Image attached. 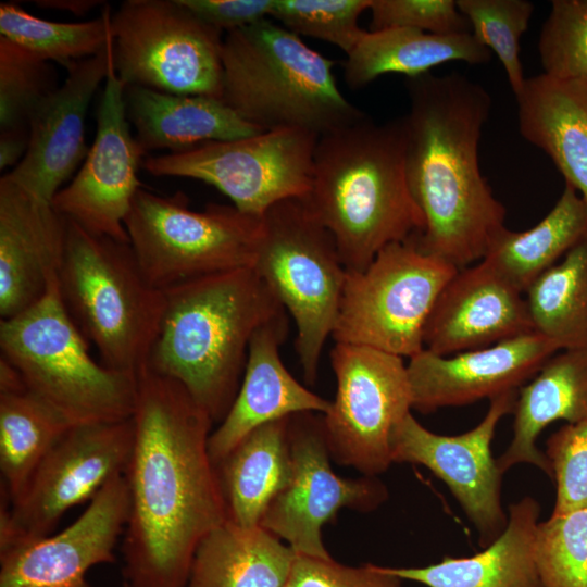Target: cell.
<instances>
[{
    "label": "cell",
    "mask_w": 587,
    "mask_h": 587,
    "mask_svg": "<svg viewBox=\"0 0 587 587\" xmlns=\"http://www.w3.org/2000/svg\"><path fill=\"white\" fill-rule=\"evenodd\" d=\"M133 422L124 471L126 587H186L199 544L228 519L209 451L214 422L179 383L146 366Z\"/></svg>",
    "instance_id": "obj_1"
},
{
    "label": "cell",
    "mask_w": 587,
    "mask_h": 587,
    "mask_svg": "<svg viewBox=\"0 0 587 587\" xmlns=\"http://www.w3.org/2000/svg\"><path fill=\"white\" fill-rule=\"evenodd\" d=\"M405 88V174L424 217L422 233L412 238L424 253L460 270L483 260L507 228V210L482 174L478 158L491 98L458 72L410 77Z\"/></svg>",
    "instance_id": "obj_2"
},
{
    "label": "cell",
    "mask_w": 587,
    "mask_h": 587,
    "mask_svg": "<svg viewBox=\"0 0 587 587\" xmlns=\"http://www.w3.org/2000/svg\"><path fill=\"white\" fill-rule=\"evenodd\" d=\"M302 199L333 236L347 271H363L385 247L421 234L401 117L378 124L365 115L320 136Z\"/></svg>",
    "instance_id": "obj_3"
},
{
    "label": "cell",
    "mask_w": 587,
    "mask_h": 587,
    "mask_svg": "<svg viewBox=\"0 0 587 587\" xmlns=\"http://www.w3.org/2000/svg\"><path fill=\"white\" fill-rule=\"evenodd\" d=\"M163 292V315L146 367L179 383L221 423L239 390L253 334L285 309L253 267Z\"/></svg>",
    "instance_id": "obj_4"
},
{
    "label": "cell",
    "mask_w": 587,
    "mask_h": 587,
    "mask_svg": "<svg viewBox=\"0 0 587 587\" xmlns=\"http://www.w3.org/2000/svg\"><path fill=\"white\" fill-rule=\"evenodd\" d=\"M334 65L265 18L224 35L220 99L263 132L297 128L320 137L366 115L341 93Z\"/></svg>",
    "instance_id": "obj_5"
},
{
    "label": "cell",
    "mask_w": 587,
    "mask_h": 587,
    "mask_svg": "<svg viewBox=\"0 0 587 587\" xmlns=\"http://www.w3.org/2000/svg\"><path fill=\"white\" fill-rule=\"evenodd\" d=\"M58 283L70 316L102 363L138 374L160 327L164 292L148 282L130 245L67 221Z\"/></svg>",
    "instance_id": "obj_6"
},
{
    "label": "cell",
    "mask_w": 587,
    "mask_h": 587,
    "mask_svg": "<svg viewBox=\"0 0 587 587\" xmlns=\"http://www.w3.org/2000/svg\"><path fill=\"white\" fill-rule=\"evenodd\" d=\"M1 355L27 389L72 426L130 419L137 374L96 362L88 341L70 316L58 276L33 307L0 321Z\"/></svg>",
    "instance_id": "obj_7"
},
{
    "label": "cell",
    "mask_w": 587,
    "mask_h": 587,
    "mask_svg": "<svg viewBox=\"0 0 587 587\" xmlns=\"http://www.w3.org/2000/svg\"><path fill=\"white\" fill-rule=\"evenodd\" d=\"M252 267L294 319L299 363L305 382L313 384L347 275L333 236L302 198L280 201L262 216Z\"/></svg>",
    "instance_id": "obj_8"
},
{
    "label": "cell",
    "mask_w": 587,
    "mask_h": 587,
    "mask_svg": "<svg viewBox=\"0 0 587 587\" xmlns=\"http://www.w3.org/2000/svg\"><path fill=\"white\" fill-rule=\"evenodd\" d=\"M125 228L143 275L163 291L203 276L252 267L262 217L234 205L191 210L179 191L165 197L141 187Z\"/></svg>",
    "instance_id": "obj_9"
},
{
    "label": "cell",
    "mask_w": 587,
    "mask_h": 587,
    "mask_svg": "<svg viewBox=\"0 0 587 587\" xmlns=\"http://www.w3.org/2000/svg\"><path fill=\"white\" fill-rule=\"evenodd\" d=\"M457 271L412 237L385 247L363 271H347L334 341L410 359L424 349L427 319Z\"/></svg>",
    "instance_id": "obj_10"
},
{
    "label": "cell",
    "mask_w": 587,
    "mask_h": 587,
    "mask_svg": "<svg viewBox=\"0 0 587 587\" xmlns=\"http://www.w3.org/2000/svg\"><path fill=\"white\" fill-rule=\"evenodd\" d=\"M111 35L125 87L220 99L223 33L180 0H126L111 14Z\"/></svg>",
    "instance_id": "obj_11"
},
{
    "label": "cell",
    "mask_w": 587,
    "mask_h": 587,
    "mask_svg": "<svg viewBox=\"0 0 587 587\" xmlns=\"http://www.w3.org/2000/svg\"><path fill=\"white\" fill-rule=\"evenodd\" d=\"M134 440L127 420L72 426L41 460L12 503L1 490L0 555L52 533L73 507L123 474Z\"/></svg>",
    "instance_id": "obj_12"
},
{
    "label": "cell",
    "mask_w": 587,
    "mask_h": 587,
    "mask_svg": "<svg viewBox=\"0 0 587 587\" xmlns=\"http://www.w3.org/2000/svg\"><path fill=\"white\" fill-rule=\"evenodd\" d=\"M317 140V135L303 129L265 130L149 157L142 167L154 176L210 184L239 211L262 217L280 201L307 196Z\"/></svg>",
    "instance_id": "obj_13"
},
{
    "label": "cell",
    "mask_w": 587,
    "mask_h": 587,
    "mask_svg": "<svg viewBox=\"0 0 587 587\" xmlns=\"http://www.w3.org/2000/svg\"><path fill=\"white\" fill-rule=\"evenodd\" d=\"M330 362L337 390L322 414L329 452L340 464L376 476L392 463V432L411 413L407 364L402 357L341 342H335Z\"/></svg>",
    "instance_id": "obj_14"
},
{
    "label": "cell",
    "mask_w": 587,
    "mask_h": 587,
    "mask_svg": "<svg viewBox=\"0 0 587 587\" xmlns=\"http://www.w3.org/2000/svg\"><path fill=\"white\" fill-rule=\"evenodd\" d=\"M315 414L290 416L291 475L265 510L260 526L284 539L296 554L329 559L322 527L342 508L376 509L388 492L375 476L344 478L332 470L323 416Z\"/></svg>",
    "instance_id": "obj_15"
},
{
    "label": "cell",
    "mask_w": 587,
    "mask_h": 587,
    "mask_svg": "<svg viewBox=\"0 0 587 587\" xmlns=\"http://www.w3.org/2000/svg\"><path fill=\"white\" fill-rule=\"evenodd\" d=\"M519 389L490 399L478 425L455 436L433 433L409 413L391 436L392 462L417 463L441 479L458 500L486 548L504 530L508 515L501 507L502 473L490 445L499 421L513 413Z\"/></svg>",
    "instance_id": "obj_16"
},
{
    "label": "cell",
    "mask_w": 587,
    "mask_h": 587,
    "mask_svg": "<svg viewBox=\"0 0 587 587\" xmlns=\"http://www.w3.org/2000/svg\"><path fill=\"white\" fill-rule=\"evenodd\" d=\"M125 86L111 60L97 112V130L79 170L53 198L52 205L86 232L128 242L125 220L132 209L145 151L132 133Z\"/></svg>",
    "instance_id": "obj_17"
},
{
    "label": "cell",
    "mask_w": 587,
    "mask_h": 587,
    "mask_svg": "<svg viewBox=\"0 0 587 587\" xmlns=\"http://www.w3.org/2000/svg\"><path fill=\"white\" fill-rule=\"evenodd\" d=\"M129 498L124 473L113 477L66 528L0 555V587H90L95 565L114 561Z\"/></svg>",
    "instance_id": "obj_18"
},
{
    "label": "cell",
    "mask_w": 587,
    "mask_h": 587,
    "mask_svg": "<svg viewBox=\"0 0 587 587\" xmlns=\"http://www.w3.org/2000/svg\"><path fill=\"white\" fill-rule=\"evenodd\" d=\"M111 60L112 39L98 54L65 67V80L33 112L27 152L5 177L52 202L88 153L86 114L95 92L108 76Z\"/></svg>",
    "instance_id": "obj_19"
},
{
    "label": "cell",
    "mask_w": 587,
    "mask_h": 587,
    "mask_svg": "<svg viewBox=\"0 0 587 587\" xmlns=\"http://www.w3.org/2000/svg\"><path fill=\"white\" fill-rule=\"evenodd\" d=\"M558 351L536 332L452 355L423 349L407 363L412 408L429 413L519 389Z\"/></svg>",
    "instance_id": "obj_20"
},
{
    "label": "cell",
    "mask_w": 587,
    "mask_h": 587,
    "mask_svg": "<svg viewBox=\"0 0 587 587\" xmlns=\"http://www.w3.org/2000/svg\"><path fill=\"white\" fill-rule=\"evenodd\" d=\"M526 299L484 260L460 268L440 291L423 332L424 349L452 355L533 333Z\"/></svg>",
    "instance_id": "obj_21"
},
{
    "label": "cell",
    "mask_w": 587,
    "mask_h": 587,
    "mask_svg": "<svg viewBox=\"0 0 587 587\" xmlns=\"http://www.w3.org/2000/svg\"><path fill=\"white\" fill-rule=\"evenodd\" d=\"M67 221L52 205L4 175L0 178V316L36 304L58 276Z\"/></svg>",
    "instance_id": "obj_22"
},
{
    "label": "cell",
    "mask_w": 587,
    "mask_h": 587,
    "mask_svg": "<svg viewBox=\"0 0 587 587\" xmlns=\"http://www.w3.org/2000/svg\"><path fill=\"white\" fill-rule=\"evenodd\" d=\"M288 334V313L283 311L253 334L242 380L236 398L209 439L210 455L217 465L258 427L297 413L325 414L332 404L303 387L285 367L279 348Z\"/></svg>",
    "instance_id": "obj_23"
},
{
    "label": "cell",
    "mask_w": 587,
    "mask_h": 587,
    "mask_svg": "<svg viewBox=\"0 0 587 587\" xmlns=\"http://www.w3.org/2000/svg\"><path fill=\"white\" fill-rule=\"evenodd\" d=\"M519 130L587 203V80L526 78L515 96Z\"/></svg>",
    "instance_id": "obj_24"
},
{
    "label": "cell",
    "mask_w": 587,
    "mask_h": 587,
    "mask_svg": "<svg viewBox=\"0 0 587 587\" xmlns=\"http://www.w3.org/2000/svg\"><path fill=\"white\" fill-rule=\"evenodd\" d=\"M124 99L128 122L145 153L159 149L182 152L263 132L217 98L127 86Z\"/></svg>",
    "instance_id": "obj_25"
},
{
    "label": "cell",
    "mask_w": 587,
    "mask_h": 587,
    "mask_svg": "<svg viewBox=\"0 0 587 587\" xmlns=\"http://www.w3.org/2000/svg\"><path fill=\"white\" fill-rule=\"evenodd\" d=\"M540 505L524 497L509 505L502 534L472 557H445L423 567L384 569L402 580L427 587H544L535 560Z\"/></svg>",
    "instance_id": "obj_26"
},
{
    "label": "cell",
    "mask_w": 587,
    "mask_h": 587,
    "mask_svg": "<svg viewBox=\"0 0 587 587\" xmlns=\"http://www.w3.org/2000/svg\"><path fill=\"white\" fill-rule=\"evenodd\" d=\"M537 376L519 389L514 407L513 438L496 460L503 474L527 463L552 477L551 465L536 447L545 427L558 420L587 421V350H561L550 357Z\"/></svg>",
    "instance_id": "obj_27"
},
{
    "label": "cell",
    "mask_w": 587,
    "mask_h": 587,
    "mask_svg": "<svg viewBox=\"0 0 587 587\" xmlns=\"http://www.w3.org/2000/svg\"><path fill=\"white\" fill-rule=\"evenodd\" d=\"M295 557L262 526L227 519L199 544L186 587H285Z\"/></svg>",
    "instance_id": "obj_28"
},
{
    "label": "cell",
    "mask_w": 587,
    "mask_h": 587,
    "mask_svg": "<svg viewBox=\"0 0 587 587\" xmlns=\"http://www.w3.org/2000/svg\"><path fill=\"white\" fill-rule=\"evenodd\" d=\"M491 52L472 33L437 35L412 28L366 30L347 54L344 78L360 89L385 74L416 77L447 62L471 65L489 62Z\"/></svg>",
    "instance_id": "obj_29"
},
{
    "label": "cell",
    "mask_w": 587,
    "mask_h": 587,
    "mask_svg": "<svg viewBox=\"0 0 587 587\" xmlns=\"http://www.w3.org/2000/svg\"><path fill=\"white\" fill-rule=\"evenodd\" d=\"M290 416L266 423L246 436L217 465L227 516L258 526L291 475Z\"/></svg>",
    "instance_id": "obj_30"
},
{
    "label": "cell",
    "mask_w": 587,
    "mask_h": 587,
    "mask_svg": "<svg viewBox=\"0 0 587 587\" xmlns=\"http://www.w3.org/2000/svg\"><path fill=\"white\" fill-rule=\"evenodd\" d=\"M587 236V203L565 185L557 203L535 226L503 229L484 261L525 294L547 270ZM482 261V260H480Z\"/></svg>",
    "instance_id": "obj_31"
},
{
    "label": "cell",
    "mask_w": 587,
    "mask_h": 587,
    "mask_svg": "<svg viewBox=\"0 0 587 587\" xmlns=\"http://www.w3.org/2000/svg\"><path fill=\"white\" fill-rule=\"evenodd\" d=\"M72 427L27 388L0 394L1 486L11 503L55 442Z\"/></svg>",
    "instance_id": "obj_32"
},
{
    "label": "cell",
    "mask_w": 587,
    "mask_h": 587,
    "mask_svg": "<svg viewBox=\"0 0 587 587\" xmlns=\"http://www.w3.org/2000/svg\"><path fill=\"white\" fill-rule=\"evenodd\" d=\"M534 330L559 350H587V236L525 291Z\"/></svg>",
    "instance_id": "obj_33"
},
{
    "label": "cell",
    "mask_w": 587,
    "mask_h": 587,
    "mask_svg": "<svg viewBox=\"0 0 587 587\" xmlns=\"http://www.w3.org/2000/svg\"><path fill=\"white\" fill-rule=\"evenodd\" d=\"M111 9L79 23H63L32 15L16 3L0 4V34L41 59L70 64L101 52L112 39Z\"/></svg>",
    "instance_id": "obj_34"
},
{
    "label": "cell",
    "mask_w": 587,
    "mask_h": 587,
    "mask_svg": "<svg viewBox=\"0 0 587 587\" xmlns=\"http://www.w3.org/2000/svg\"><path fill=\"white\" fill-rule=\"evenodd\" d=\"M474 38L499 59L514 96L526 77L520 57L521 38L526 32L534 4L527 0H457Z\"/></svg>",
    "instance_id": "obj_35"
},
{
    "label": "cell",
    "mask_w": 587,
    "mask_h": 587,
    "mask_svg": "<svg viewBox=\"0 0 587 587\" xmlns=\"http://www.w3.org/2000/svg\"><path fill=\"white\" fill-rule=\"evenodd\" d=\"M60 85L51 62L0 37V128H28L29 118Z\"/></svg>",
    "instance_id": "obj_36"
},
{
    "label": "cell",
    "mask_w": 587,
    "mask_h": 587,
    "mask_svg": "<svg viewBox=\"0 0 587 587\" xmlns=\"http://www.w3.org/2000/svg\"><path fill=\"white\" fill-rule=\"evenodd\" d=\"M535 560L544 587H587V507L539 522Z\"/></svg>",
    "instance_id": "obj_37"
},
{
    "label": "cell",
    "mask_w": 587,
    "mask_h": 587,
    "mask_svg": "<svg viewBox=\"0 0 587 587\" xmlns=\"http://www.w3.org/2000/svg\"><path fill=\"white\" fill-rule=\"evenodd\" d=\"M372 0H274L270 18L298 36L337 46L348 54L366 30L359 17Z\"/></svg>",
    "instance_id": "obj_38"
},
{
    "label": "cell",
    "mask_w": 587,
    "mask_h": 587,
    "mask_svg": "<svg viewBox=\"0 0 587 587\" xmlns=\"http://www.w3.org/2000/svg\"><path fill=\"white\" fill-rule=\"evenodd\" d=\"M537 48L547 76L587 80V0H553Z\"/></svg>",
    "instance_id": "obj_39"
},
{
    "label": "cell",
    "mask_w": 587,
    "mask_h": 587,
    "mask_svg": "<svg viewBox=\"0 0 587 587\" xmlns=\"http://www.w3.org/2000/svg\"><path fill=\"white\" fill-rule=\"evenodd\" d=\"M557 496L552 513L587 507V421L566 423L547 440L546 453Z\"/></svg>",
    "instance_id": "obj_40"
},
{
    "label": "cell",
    "mask_w": 587,
    "mask_h": 587,
    "mask_svg": "<svg viewBox=\"0 0 587 587\" xmlns=\"http://www.w3.org/2000/svg\"><path fill=\"white\" fill-rule=\"evenodd\" d=\"M370 30L402 27L437 35L471 33L454 0H372Z\"/></svg>",
    "instance_id": "obj_41"
},
{
    "label": "cell",
    "mask_w": 587,
    "mask_h": 587,
    "mask_svg": "<svg viewBox=\"0 0 587 587\" xmlns=\"http://www.w3.org/2000/svg\"><path fill=\"white\" fill-rule=\"evenodd\" d=\"M285 587H402V579L384 566H347L333 558L296 554Z\"/></svg>",
    "instance_id": "obj_42"
},
{
    "label": "cell",
    "mask_w": 587,
    "mask_h": 587,
    "mask_svg": "<svg viewBox=\"0 0 587 587\" xmlns=\"http://www.w3.org/2000/svg\"><path fill=\"white\" fill-rule=\"evenodd\" d=\"M200 20L229 33L270 18L274 0H180Z\"/></svg>",
    "instance_id": "obj_43"
},
{
    "label": "cell",
    "mask_w": 587,
    "mask_h": 587,
    "mask_svg": "<svg viewBox=\"0 0 587 587\" xmlns=\"http://www.w3.org/2000/svg\"><path fill=\"white\" fill-rule=\"evenodd\" d=\"M29 145V128L4 129L0 133V168L15 167Z\"/></svg>",
    "instance_id": "obj_44"
},
{
    "label": "cell",
    "mask_w": 587,
    "mask_h": 587,
    "mask_svg": "<svg viewBox=\"0 0 587 587\" xmlns=\"http://www.w3.org/2000/svg\"><path fill=\"white\" fill-rule=\"evenodd\" d=\"M34 3L38 8L70 12L76 16H83L103 2L99 0H38Z\"/></svg>",
    "instance_id": "obj_45"
}]
</instances>
